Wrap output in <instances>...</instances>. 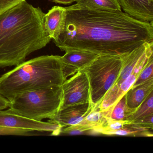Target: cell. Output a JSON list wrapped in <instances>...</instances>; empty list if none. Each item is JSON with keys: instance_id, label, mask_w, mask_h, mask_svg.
Masks as SVG:
<instances>
[{"instance_id": "6da1fadb", "label": "cell", "mask_w": 153, "mask_h": 153, "mask_svg": "<svg viewBox=\"0 0 153 153\" xmlns=\"http://www.w3.org/2000/svg\"><path fill=\"white\" fill-rule=\"evenodd\" d=\"M65 26L53 40L62 51L79 50L99 55L128 54L153 41V22L122 11L66 7Z\"/></svg>"}, {"instance_id": "7a4b0ae2", "label": "cell", "mask_w": 153, "mask_h": 153, "mask_svg": "<svg viewBox=\"0 0 153 153\" xmlns=\"http://www.w3.org/2000/svg\"><path fill=\"white\" fill-rule=\"evenodd\" d=\"M45 15L26 0L0 15V68L21 64L51 42Z\"/></svg>"}, {"instance_id": "3957f363", "label": "cell", "mask_w": 153, "mask_h": 153, "mask_svg": "<svg viewBox=\"0 0 153 153\" xmlns=\"http://www.w3.org/2000/svg\"><path fill=\"white\" fill-rule=\"evenodd\" d=\"M66 80L59 56H40L22 62L0 77V94L10 100L27 91L61 86Z\"/></svg>"}, {"instance_id": "277c9868", "label": "cell", "mask_w": 153, "mask_h": 153, "mask_svg": "<svg viewBox=\"0 0 153 153\" xmlns=\"http://www.w3.org/2000/svg\"><path fill=\"white\" fill-rule=\"evenodd\" d=\"M62 98L61 86H52L17 95L9 100V107L24 117L42 121L56 114Z\"/></svg>"}, {"instance_id": "5b68a950", "label": "cell", "mask_w": 153, "mask_h": 153, "mask_svg": "<svg viewBox=\"0 0 153 153\" xmlns=\"http://www.w3.org/2000/svg\"><path fill=\"white\" fill-rule=\"evenodd\" d=\"M127 54L99 55L83 70L88 78L90 101L93 104L100 103L105 94L116 83Z\"/></svg>"}, {"instance_id": "8992f818", "label": "cell", "mask_w": 153, "mask_h": 153, "mask_svg": "<svg viewBox=\"0 0 153 153\" xmlns=\"http://www.w3.org/2000/svg\"><path fill=\"white\" fill-rule=\"evenodd\" d=\"M62 128L59 125L50 122L39 121L24 117L10 108L5 111L0 110V130L48 131L52 132L53 135H58Z\"/></svg>"}, {"instance_id": "52a82bcc", "label": "cell", "mask_w": 153, "mask_h": 153, "mask_svg": "<svg viewBox=\"0 0 153 153\" xmlns=\"http://www.w3.org/2000/svg\"><path fill=\"white\" fill-rule=\"evenodd\" d=\"M62 98L59 110L90 101V87L86 72L80 71L67 79L61 85Z\"/></svg>"}, {"instance_id": "ba28073f", "label": "cell", "mask_w": 153, "mask_h": 153, "mask_svg": "<svg viewBox=\"0 0 153 153\" xmlns=\"http://www.w3.org/2000/svg\"><path fill=\"white\" fill-rule=\"evenodd\" d=\"M153 53V42H151L131 74L119 86L112 87L105 94L100 102L102 109L105 110L112 105L131 88L146 63L149 57Z\"/></svg>"}, {"instance_id": "9c48e42d", "label": "cell", "mask_w": 153, "mask_h": 153, "mask_svg": "<svg viewBox=\"0 0 153 153\" xmlns=\"http://www.w3.org/2000/svg\"><path fill=\"white\" fill-rule=\"evenodd\" d=\"M65 52V54L60 56V58L66 79L78 71L85 69L99 56L97 53L83 50H68Z\"/></svg>"}, {"instance_id": "30bf717a", "label": "cell", "mask_w": 153, "mask_h": 153, "mask_svg": "<svg viewBox=\"0 0 153 153\" xmlns=\"http://www.w3.org/2000/svg\"><path fill=\"white\" fill-rule=\"evenodd\" d=\"M97 104L94 105L89 102L68 106L59 110L52 119H50L49 122L58 124L62 128L76 125L85 118Z\"/></svg>"}, {"instance_id": "8fae6325", "label": "cell", "mask_w": 153, "mask_h": 153, "mask_svg": "<svg viewBox=\"0 0 153 153\" xmlns=\"http://www.w3.org/2000/svg\"><path fill=\"white\" fill-rule=\"evenodd\" d=\"M125 13L145 22H153V0H117Z\"/></svg>"}, {"instance_id": "7c38bea8", "label": "cell", "mask_w": 153, "mask_h": 153, "mask_svg": "<svg viewBox=\"0 0 153 153\" xmlns=\"http://www.w3.org/2000/svg\"><path fill=\"white\" fill-rule=\"evenodd\" d=\"M66 18V7L54 6L45 14V25L51 39L57 38L64 29Z\"/></svg>"}, {"instance_id": "4fadbf2b", "label": "cell", "mask_w": 153, "mask_h": 153, "mask_svg": "<svg viewBox=\"0 0 153 153\" xmlns=\"http://www.w3.org/2000/svg\"><path fill=\"white\" fill-rule=\"evenodd\" d=\"M153 91V79L131 88L125 94L127 106L135 111Z\"/></svg>"}, {"instance_id": "5bb4252c", "label": "cell", "mask_w": 153, "mask_h": 153, "mask_svg": "<svg viewBox=\"0 0 153 153\" xmlns=\"http://www.w3.org/2000/svg\"><path fill=\"white\" fill-rule=\"evenodd\" d=\"M151 42L145 43L125 56L120 76L113 87L119 86L131 74L138 62L144 54Z\"/></svg>"}, {"instance_id": "9a60e30c", "label": "cell", "mask_w": 153, "mask_h": 153, "mask_svg": "<svg viewBox=\"0 0 153 153\" xmlns=\"http://www.w3.org/2000/svg\"><path fill=\"white\" fill-rule=\"evenodd\" d=\"M99 103L97 105L95 109L80 122L73 126L66 127L64 131H83L93 130L100 126L104 120L102 111L99 108Z\"/></svg>"}, {"instance_id": "2e32d148", "label": "cell", "mask_w": 153, "mask_h": 153, "mask_svg": "<svg viewBox=\"0 0 153 153\" xmlns=\"http://www.w3.org/2000/svg\"><path fill=\"white\" fill-rule=\"evenodd\" d=\"M102 112L104 117L106 119L115 121H127L135 111L127 106L125 94L112 105L102 111Z\"/></svg>"}, {"instance_id": "e0dca14e", "label": "cell", "mask_w": 153, "mask_h": 153, "mask_svg": "<svg viewBox=\"0 0 153 153\" xmlns=\"http://www.w3.org/2000/svg\"><path fill=\"white\" fill-rule=\"evenodd\" d=\"M76 6L81 7L102 10L122 11L117 0H76Z\"/></svg>"}, {"instance_id": "ac0fdd59", "label": "cell", "mask_w": 153, "mask_h": 153, "mask_svg": "<svg viewBox=\"0 0 153 153\" xmlns=\"http://www.w3.org/2000/svg\"><path fill=\"white\" fill-rule=\"evenodd\" d=\"M153 114V91L148 96L141 105L128 119L130 122Z\"/></svg>"}, {"instance_id": "d6986e66", "label": "cell", "mask_w": 153, "mask_h": 153, "mask_svg": "<svg viewBox=\"0 0 153 153\" xmlns=\"http://www.w3.org/2000/svg\"><path fill=\"white\" fill-rule=\"evenodd\" d=\"M129 122L128 120L115 121L105 118L102 123L94 130L101 134L113 135L114 131L122 128Z\"/></svg>"}, {"instance_id": "ffe728a7", "label": "cell", "mask_w": 153, "mask_h": 153, "mask_svg": "<svg viewBox=\"0 0 153 153\" xmlns=\"http://www.w3.org/2000/svg\"><path fill=\"white\" fill-rule=\"evenodd\" d=\"M152 79H153V53L149 57L146 63L131 88L140 85Z\"/></svg>"}, {"instance_id": "44dd1931", "label": "cell", "mask_w": 153, "mask_h": 153, "mask_svg": "<svg viewBox=\"0 0 153 153\" xmlns=\"http://www.w3.org/2000/svg\"><path fill=\"white\" fill-rule=\"evenodd\" d=\"M25 0H0V15Z\"/></svg>"}, {"instance_id": "7402d4cb", "label": "cell", "mask_w": 153, "mask_h": 153, "mask_svg": "<svg viewBox=\"0 0 153 153\" xmlns=\"http://www.w3.org/2000/svg\"><path fill=\"white\" fill-rule=\"evenodd\" d=\"M10 101L0 94V110H3L9 107Z\"/></svg>"}, {"instance_id": "603a6c76", "label": "cell", "mask_w": 153, "mask_h": 153, "mask_svg": "<svg viewBox=\"0 0 153 153\" xmlns=\"http://www.w3.org/2000/svg\"><path fill=\"white\" fill-rule=\"evenodd\" d=\"M53 2L63 5H69L73 2H76V0H50Z\"/></svg>"}]
</instances>
